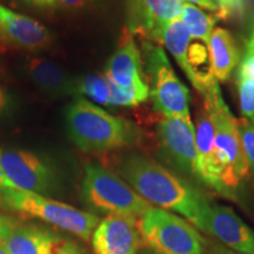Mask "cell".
<instances>
[{
  "label": "cell",
  "mask_w": 254,
  "mask_h": 254,
  "mask_svg": "<svg viewBox=\"0 0 254 254\" xmlns=\"http://www.w3.org/2000/svg\"><path fill=\"white\" fill-rule=\"evenodd\" d=\"M117 171L123 180L146 201L184 215L190 224L201 230L204 217L211 205L205 195L185 179L138 153L122 158Z\"/></svg>",
  "instance_id": "1"
},
{
  "label": "cell",
  "mask_w": 254,
  "mask_h": 254,
  "mask_svg": "<svg viewBox=\"0 0 254 254\" xmlns=\"http://www.w3.org/2000/svg\"><path fill=\"white\" fill-rule=\"evenodd\" d=\"M65 118L69 139L84 152L117 150L140 139V129L132 122L112 116L84 98L68 105Z\"/></svg>",
  "instance_id": "2"
},
{
  "label": "cell",
  "mask_w": 254,
  "mask_h": 254,
  "mask_svg": "<svg viewBox=\"0 0 254 254\" xmlns=\"http://www.w3.org/2000/svg\"><path fill=\"white\" fill-rule=\"evenodd\" d=\"M204 98V107L211 116L214 126V146L220 167L224 195L232 196L250 173L238 120L234 119L225 104L217 81L207 87Z\"/></svg>",
  "instance_id": "3"
},
{
  "label": "cell",
  "mask_w": 254,
  "mask_h": 254,
  "mask_svg": "<svg viewBox=\"0 0 254 254\" xmlns=\"http://www.w3.org/2000/svg\"><path fill=\"white\" fill-rule=\"evenodd\" d=\"M0 204L11 211L53 225L85 241L91 239L100 222L97 215L38 193L19 189L0 187Z\"/></svg>",
  "instance_id": "4"
},
{
  "label": "cell",
  "mask_w": 254,
  "mask_h": 254,
  "mask_svg": "<svg viewBox=\"0 0 254 254\" xmlns=\"http://www.w3.org/2000/svg\"><path fill=\"white\" fill-rule=\"evenodd\" d=\"M141 57L154 110L164 118H190V91L177 77L164 50L152 41L144 40Z\"/></svg>",
  "instance_id": "5"
},
{
  "label": "cell",
  "mask_w": 254,
  "mask_h": 254,
  "mask_svg": "<svg viewBox=\"0 0 254 254\" xmlns=\"http://www.w3.org/2000/svg\"><path fill=\"white\" fill-rule=\"evenodd\" d=\"M81 195L91 208L109 215L140 218L151 208L125 180L98 164H87Z\"/></svg>",
  "instance_id": "6"
},
{
  "label": "cell",
  "mask_w": 254,
  "mask_h": 254,
  "mask_svg": "<svg viewBox=\"0 0 254 254\" xmlns=\"http://www.w3.org/2000/svg\"><path fill=\"white\" fill-rule=\"evenodd\" d=\"M139 233L158 254H205L206 243L185 219L163 208L151 207L136 220Z\"/></svg>",
  "instance_id": "7"
},
{
  "label": "cell",
  "mask_w": 254,
  "mask_h": 254,
  "mask_svg": "<svg viewBox=\"0 0 254 254\" xmlns=\"http://www.w3.org/2000/svg\"><path fill=\"white\" fill-rule=\"evenodd\" d=\"M0 165L15 189L51 194L58 189L59 180L45 159L28 151H6L0 153Z\"/></svg>",
  "instance_id": "8"
},
{
  "label": "cell",
  "mask_w": 254,
  "mask_h": 254,
  "mask_svg": "<svg viewBox=\"0 0 254 254\" xmlns=\"http://www.w3.org/2000/svg\"><path fill=\"white\" fill-rule=\"evenodd\" d=\"M161 153L180 172L198 178V153L195 146V128L190 118H164L157 126Z\"/></svg>",
  "instance_id": "9"
},
{
  "label": "cell",
  "mask_w": 254,
  "mask_h": 254,
  "mask_svg": "<svg viewBox=\"0 0 254 254\" xmlns=\"http://www.w3.org/2000/svg\"><path fill=\"white\" fill-rule=\"evenodd\" d=\"M184 0H126L127 31L158 44L161 32L180 18Z\"/></svg>",
  "instance_id": "10"
},
{
  "label": "cell",
  "mask_w": 254,
  "mask_h": 254,
  "mask_svg": "<svg viewBox=\"0 0 254 254\" xmlns=\"http://www.w3.org/2000/svg\"><path fill=\"white\" fill-rule=\"evenodd\" d=\"M138 219L124 215H107L92 234L94 254H138L140 233Z\"/></svg>",
  "instance_id": "11"
},
{
  "label": "cell",
  "mask_w": 254,
  "mask_h": 254,
  "mask_svg": "<svg viewBox=\"0 0 254 254\" xmlns=\"http://www.w3.org/2000/svg\"><path fill=\"white\" fill-rule=\"evenodd\" d=\"M201 231L212 234L228 249L254 254V231L226 206H209Z\"/></svg>",
  "instance_id": "12"
},
{
  "label": "cell",
  "mask_w": 254,
  "mask_h": 254,
  "mask_svg": "<svg viewBox=\"0 0 254 254\" xmlns=\"http://www.w3.org/2000/svg\"><path fill=\"white\" fill-rule=\"evenodd\" d=\"M110 84L123 88L148 86L146 80L141 51L138 49L133 34L124 31L116 52L107 63L104 73Z\"/></svg>",
  "instance_id": "13"
},
{
  "label": "cell",
  "mask_w": 254,
  "mask_h": 254,
  "mask_svg": "<svg viewBox=\"0 0 254 254\" xmlns=\"http://www.w3.org/2000/svg\"><path fill=\"white\" fill-rule=\"evenodd\" d=\"M0 24L9 44L28 51L44 50L52 43V33L43 24L27 15L0 5Z\"/></svg>",
  "instance_id": "14"
},
{
  "label": "cell",
  "mask_w": 254,
  "mask_h": 254,
  "mask_svg": "<svg viewBox=\"0 0 254 254\" xmlns=\"http://www.w3.org/2000/svg\"><path fill=\"white\" fill-rule=\"evenodd\" d=\"M214 126L207 110L202 109L196 118L195 146L198 153V177L201 182L224 195L221 173L214 146Z\"/></svg>",
  "instance_id": "15"
},
{
  "label": "cell",
  "mask_w": 254,
  "mask_h": 254,
  "mask_svg": "<svg viewBox=\"0 0 254 254\" xmlns=\"http://www.w3.org/2000/svg\"><path fill=\"white\" fill-rule=\"evenodd\" d=\"M27 73L37 86L52 98H65L78 94V79L52 60L31 58Z\"/></svg>",
  "instance_id": "16"
},
{
  "label": "cell",
  "mask_w": 254,
  "mask_h": 254,
  "mask_svg": "<svg viewBox=\"0 0 254 254\" xmlns=\"http://www.w3.org/2000/svg\"><path fill=\"white\" fill-rule=\"evenodd\" d=\"M63 239L46 228L33 225H18L2 246L8 254H50Z\"/></svg>",
  "instance_id": "17"
},
{
  "label": "cell",
  "mask_w": 254,
  "mask_h": 254,
  "mask_svg": "<svg viewBox=\"0 0 254 254\" xmlns=\"http://www.w3.org/2000/svg\"><path fill=\"white\" fill-rule=\"evenodd\" d=\"M207 47L215 79L227 81L240 63V51L233 36L225 28H214Z\"/></svg>",
  "instance_id": "18"
},
{
  "label": "cell",
  "mask_w": 254,
  "mask_h": 254,
  "mask_svg": "<svg viewBox=\"0 0 254 254\" xmlns=\"http://www.w3.org/2000/svg\"><path fill=\"white\" fill-rule=\"evenodd\" d=\"M190 39H192V37H190L189 30L180 20V18H178L166 25L164 31L161 32L158 44H161L170 51L178 65L180 66L186 77L189 78L190 84L194 86L195 90L200 91L198 81H196L194 73H193L190 65L189 49Z\"/></svg>",
  "instance_id": "19"
},
{
  "label": "cell",
  "mask_w": 254,
  "mask_h": 254,
  "mask_svg": "<svg viewBox=\"0 0 254 254\" xmlns=\"http://www.w3.org/2000/svg\"><path fill=\"white\" fill-rule=\"evenodd\" d=\"M180 20L183 21L190 37L201 40L205 45H208L209 38L214 30L217 23V14H208L195 5L184 2V7L180 14Z\"/></svg>",
  "instance_id": "20"
},
{
  "label": "cell",
  "mask_w": 254,
  "mask_h": 254,
  "mask_svg": "<svg viewBox=\"0 0 254 254\" xmlns=\"http://www.w3.org/2000/svg\"><path fill=\"white\" fill-rule=\"evenodd\" d=\"M78 94L103 106H111V88L104 74H88L78 79Z\"/></svg>",
  "instance_id": "21"
},
{
  "label": "cell",
  "mask_w": 254,
  "mask_h": 254,
  "mask_svg": "<svg viewBox=\"0 0 254 254\" xmlns=\"http://www.w3.org/2000/svg\"><path fill=\"white\" fill-rule=\"evenodd\" d=\"M237 87L241 113L254 124V80L237 74Z\"/></svg>",
  "instance_id": "22"
},
{
  "label": "cell",
  "mask_w": 254,
  "mask_h": 254,
  "mask_svg": "<svg viewBox=\"0 0 254 254\" xmlns=\"http://www.w3.org/2000/svg\"><path fill=\"white\" fill-rule=\"evenodd\" d=\"M238 128L245 157L251 171L254 172V124L247 119L238 120Z\"/></svg>",
  "instance_id": "23"
},
{
  "label": "cell",
  "mask_w": 254,
  "mask_h": 254,
  "mask_svg": "<svg viewBox=\"0 0 254 254\" xmlns=\"http://www.w3.org/2000/svg\"><path fill=\"white\" fill-rule=\"evenodd\" d=\"M217 6L218 19L243 18L247 8V0H212Z\"/></svg>",
  "instance_id": "24"
},
{
  "label": "cell",
  "mask_w": 254,
  "mask_h": 254,
  "mask_svg": "<svg viewBox=\"0 0 254 254\" xmlns=\"http://www.w3.org/2000/svg\"><path fill=\"white\" fill-rule=\"evenodd\" d=\"M50 254H86V252L78 244L67 239H63L62 243Z\"/></svg>",
  "instance_id": "25"
},
{
  "label": "cell",
  "mask_w": 254,
  "mask_h": 254,
  "mask_svg": "<svg viewBox=\"0 0 254 254\" xmlns=\"http://www.w3.org/2000/svg\"><path fill=\"white\" fill-rule=\"evenodd\" d=\"M17 221L7 215L0 214V245L4 244V241L9 237V234L14 231V228L18 226Z\"/></svg>",
  "instance_id": "26"
},
{
  "label": "cell",
  "mask_w": 254,
  "mask_h": 254,
  "mask_svg": "<svg viewBox=\"0 0 254 254\" xmlns=\"http://www.w3.org/2000/svg\"><path fill=\"white\" fill-rule=\"evenodd\" d=\"M238 75L251 78L254 80V55H245L243 60L240 62Z\"/></svg>",
  "instance_id": "27"
},
{
  "label": "cell",
  "mask_w": 254,
  "mask_h": 254,
  "mask_svg": "<svg viewBox=\"0 0 254 254\" xmlns=\"http://www.w3.org/2000/svg\"><path fill=\"white\" fill-rule=\"evenodd\" d=\"M95 0H58L56 8L80 9L93 4Z\"/></svg>",
  "instance_id": "28"
},
{
  "label": "cell",
  "mask_w": 254,
  "mask_h": 254,
  "mask_svg": "<svg viewBox=\"0 0 254 254\" xmlns=\"http://www.w3.org/2000/svg\"><path fill=\"white\" fill-rule=\"evenodd\" d=\"M11 97H9L5 88L0 85V118L8 113L9 109H11Z\"/></svg>",
  "instance_id": "29"
},
{
  "label": "cell",
  "mask_w": 254,
  "mask_h": 254,
  "mask_svg": "<svg viewBox=\"0 0 254 254\" xmlns=\"http://www.w3.org/2000/svg\"><path fill=\"white\" fill-rule=\"evenodd\" d=\"M205 254H244V253H239L237 252V251L228 249V247L222 245V244L215 243L211 246V249L208 250V253H205Z\"/></svg>",
  "instance_id": "30"
},
{
  "label": "cell",
  "mask_w": 254,
  "mask_h": 254,
  "mask_svg": "<svg viewBox=\"0 0 254 254\" xmlns=\"http://www.w3.org/2000/svg\"><path fill=\"white\" fill-rule=\"evenodd\" d=\"M185 1L192 5H198L199 7L208 9V11L215 12V13H217V6L214 5V2L212 1V0H184V2Z\"/></svg>",
  "instance_id": "31"
},
{
  "label": "cell",
  "mask_w": 254,
  "mask_h": 254,
  "mask_svg": "<svg viewBox=\"0 0 254 254\" xmlns=\"http://www.w3.org/2000/svg\"><path fill=\"white\" fill-rule=\"evenodd\" d=\"M245 55H254V17H253L252 24H251L250 37H249V41H247Z\"/></svg>",
  "instance_id": "32"
},
{
  "label": "cell",
  "mask_w": 254,
  "mask_h": 254,
  "mask_svg": "<svg viewBox=\"0 0 254 254\" xmlns=\"http://www.w3.org/2000/svg\"><path fill=\"white\" fill-rule=\"evenodd\" d=\"M57 2L58 0H32V5H36L38 7H57Z\"/></svg>",
  "instance_id": "33"
},
{
  "label": "cell",
  "mask_w": 254,
  "mask_h": 254,
  "mask_svg": "<svg viewBox=\"0 0 254 254\" xmlns=\"http://www.w3.org/2000/svg\"><path fill=\"white\" fill-rule=\"evenodd\" d=\"M1 153V151H0ZM0 187H5V189H15L13 184L8 180V178L5 176L4 171H2L1 165H0Z\"/></svg>",
  "instance_id": "34"
},
{
  "label": "cell",
  "mask_w": 254,
  "mask_h": 254,
  "mask_svg": "<svg viewBox=\"0 0 254 254\" xmlns=\"http://www.w3.org/2000/svg\"><path fill=\"white\" fill-rule=\"evenodd\" d=\"M7 45H9V43L5 36V32L2 30L1 24H0V50H4Z\"/></svg>",
  "instance_id": "35"
},
{
  "label": "cell",
  "mask_w": 254,
  "mask_h": 254,
  "mask_svg": "<svg viewBox=\"0 0 254 254\" xmlns=\"http://www.w3.org/2000/svg\"><path fill=\"white\" fill-rule=\"evenodd\" d=\"M0 254H8L7 251L5 250V247L2 245H0Z\"/></svg>",
  "instance_id": "36"
},
{
  "label": "cell",
  "mask_w": 254,
  "mask_h": 254,
  "mask_svg": "<svg viewBox=\"0 0 254 254\" xmlns=\"http://www.w3.org/2000/svg\"><path fill=\"white\" fill-rule=\"evenodd\" d=\"M142 254H158V253L153 252V251H147V252H144Z\"/></svg>",
  "instance_id": "37"
},
{
  "label": "cell",
  "mask_w": 254,
  "mask_h": 254,
  "mask_svg": "<svg viewBox=\"0 0 254 254\" xmlns=\"http://www.w3.org/2000/svg\"><path fill=\"white\" fill-rule=\"evenodd\" d=\"M24 1H26V2H28V4H32V0H24Z\"/></svg>",
  "instance_id": "38"
}]
</instances>
